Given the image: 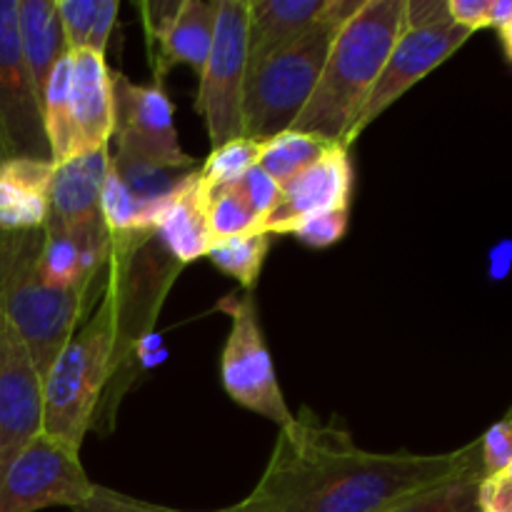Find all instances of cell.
Returning a JSON list of instances; mask_svg holds the SVG:
<instances>
[{
    "mask_svg": "<svg viewBox=\"0 0 512 512\" xmlns=\"http://www.w3.org/2000/svg\"><path fill=\"white\" fill-rule=\"evenodd\" d=\"M405 30V0H365L338 30L318 85L290 130L348 145L390 50Z\"/></svg>",
    "mask_w": 512,
    "mask_h": 512,
    "instance_id": "7a4b0ae2",
    "label": "cell"
},
{
    "mask_svg": "<svg viewBox=\"0 0 512 512\" xmlns=\"http://www.w3.org/2000/svg\"><path fill=\"white\" fill-rule=\"evenodd\" d=\"M450 20L448 0H405V30Z\"/></svg>",
    "mask_w": 512,
    "mask_h": 512,
    "instance_id": "d590c367",
    "label": "cell"
},
{
    "mask_svg": "<svg viewBox=\"0 0 512 512\" xmlns=\"http://www.w3.org/2000/svg\"><path fill=\"white\" fill-rule=\"evenodd\" d=\"M120 3L118 0H98V10H95L93 28H90L88 43H85V50H93V53L105 55V48H108V40L113 35L115 20H118Z\"/></svg>",
    "mask_w": 512,
    "mask_h": 512,
    "instance_id": "836d02e7",
    "label": "cell"
},
{
    "mask_svg": "<svg viewBox=\"0 0 512 512\" xmlns=\"http://www.w3.org/2000/svg\"><path fill=\"white\" fill-rule=\"evenodd\" d=\"M480 458H483L485 478L500 473L512 460V425L508 420L495 423L488 433L480 438Z\"/></svg>",
    "mask_w": 512,
    "mask_h": 512,
    "instance_id": "1f68e13d",
    "label": "cell"
},
{
    "mask_svg": "<svg viewBox=\"0 0 512 512\" xmlns=\"http://www.w3.org/2000/svg\"><path fill=\"white\" fill-rule=\"evenodd\" d=\"M40 250L43 230H0V313L18 330L45 378L93 300L45 285L38 270Z\"/></svg>",
    "mask_w": 512,
    "mask_h": 512,
    "instance_id": "277c9868",
    "label": "cell"
},
{
    "mask_svg": "<svg viewBox=\"0 0 512 512\" xmlns=\"http://www.w3.org/2000/svg\"><path fill=\"white\" fill-rule=\"evenodd\" d=\"M483 478V468L468 470V473L458 475L448 483H440L425 493L415 495L413 500H408L393 512H480L478 490Z\"/></svg>",
    "mask_w": 512,
    "mask_h": 512,
    "instance_id": "484cf974",
    "label": "cell"
},
{
    "mask_svg": "<svg viewBox=\"0 0 512 512\" xmlns=\"http://www.w3.org/2000/svg\"><path fill=\"white\" fill-rule=\"evenodd\" d=\"M483 468L480 438L438 455L370 453L343 423L308 410L280 430L248 512H393L415 495Z\"/></svg>",
    "mask_w": 512,
    "mask_h": 512,
    "instance_id": "6da1fadb",
    "label": "cell"
},
{
    "mask_svg": "<svg viewBox=\"0 0 512 512\" xmlns=\"http://www.w3.org/2000/svg\"><path fill=\"white\" fill-rule=\"evenodd\" d=\"M333 145L330 140L313 133H300V130H283L268 140H260L258 165L275 180L278 185L288 183L293 175L313 165L323 158Z\"/></svg>",
    "mask_w": 512,
    "mask_h": 512,
    "instance_id": "603a6c76",
    "label": "cell"
},
{
    "mask_svg": "<svg viewBox=\"0 0 512 512\" xmlns=\"http://www.w3.org/2000/svg\"><path fill=\"white\" fill-rule=\"evenodd\" d=\"M505 420H508V423H510V425H512V408H510V410H508V415H505Z\"/></svg>",
    "mask_w": 512,
    "mask_h": 512,
    "instance_id": "60d3db41",
    "label": "cell"
},
{
    "mask_svg": "<svg viewBox=\"0 0 512 512\" xmlns=\"http://www.w3.org/2000/svg\"><path fill=\"white\" fill-rule=\"evenodd\" d=\"M153 235L160 248L180 265L208 255L213 238H210L208 213H205V185L198 170H190L183 178L175 180L163 195Z\"/></svg>",
    "mask_w": 512,
    "mask_h": 512,
    "instance_id": "9a60e30c",
    "label": "cell"
},
{
    "mask_svg": "<svg viewBox=\"0 0 512 512\" xmlns=\"http://www.w3.org/2000/svg\"><path fill=\"white\" fill-rule=\"evenodd\" d=\"M218 310L230 318V333L220 355V378L225 393L240 408L270 420L280 430L288 428L295 415L290 413L280 390L253 293L243 290V293L225 295L218 303Z\"/></svg>",
    "mask_w": 512,
    "mask_h": 512,
    "instance_id": "8992f818",
    "label": "cell"
},
{
    "mask_svg": "<svg viewBox=\"0 0 512 512\" xmlns=\"http://www.w3.org/2000/svg\"><path fill=\"white\" fill-rule=\"evenodd\" d=\"M55 163L10 158L0 165V230H43L48 223V195Z\"/></svg>",
    "mask_w": 512,
    "mask_h": 512,
    "instance_id": "ac0fdd59",
    "label": "cell"
},
{
    "mask_svg": "<svg viewBox=\"0 0 512 512\" xmlns=\"http://www.w3.org/2000/svg\"><path fill=\"white\" fill-rule=\"evenodd\" d=\"M55 5H58L68 50L70 53L85 50L90 28H93L95 10H98V0H55Z\"/></svg>",
    "mask_w": 512,
    "mask_h": 512,
    "instance_id": "f546056e",
    "label": "cell"
},
{
    "mask_svg": "<svg viewBox=\"0 0 512 512\" xmlns=\"http://www.w3.org/2000/svg\"><path fill=\"white\" fill-rule=\"evenodd\" d=\"M118 368V295L105 285L103 303L70 335L43 378V433L80 450L95 410Z\"/></svg>",
    "mask_w": 512,
    "mask_h": 512,
    "instance_id": "3957f363",
    "label": "cell"
},
{
    "mask_svg": "<svg viewBox=\"0 0 512 512\" xmlns=\"http://www.w3.org/2000/svg\"><path fill=\"white\" fill-rule=\"evenodd\" d=\"M70 105L80 153L110 148L113 138V73L105 55L93 50L70 53Z\"/></svg>",
    "mask_w": 512,
    "mask_h": 512,
    "instance_id": "2e32d148",
    "label": "cell"
},
{
    "mask_svg": "<svg viewBox=\"0 0 512 512\" xmlns=\"http://www.w3.org/2000/svg\"><path fill=\"white\" fill-rule=\"evenodd\" d=\"M480 512H512V460L500 473L480 480Z\"/></svg>",
    "mask_w": 512,
    "mask_h": 512,
    "instance_id": "d6a6232c",
    "label": "cell"
},
{
    "mask_svg": "<svg viewBox=\"0 0 512 512\" xmlns=\"http://www.w3.org/2000/svg\"><path fill=\"white\" fill-rule=\"evenodd\" d=\"M350 223V208H335V210H323V213H315L310 218L300 220L290 235H295V240H300L303 245L315 250L330 248V245L340 243L343 235L348 233Z\"/></svg>",
    "mask_w": 512,
    "mask_h": 512,
    "instance_id": "83f0119b",
    "label": "cell"
},
{
    "mask_svg": "<svg viewBox=\"0 0 512 512\" xmlns=\"http://www.w3.org/2000/svg\"><path fill=\"white\" fill-rule=\"evenodd\" d=\"M353 160L348 145H333L328 153L280 185V198L258 223L265 235H290L300 220L335 208H350Z\"/></svg>",
    "mask_w": 512,
    "mask_h": 512,
    "instance_id": "4fadbf2b",
    "label": "cell"
},
{
    "mask_svg": "<svg viewBox=\"0 0 512 512\" xmlns=\"http://www.w3.org/2000/svg\"><path fill=\"white\" fill-rule=\"evenodd\" d=\"M95 483L80 463V450L53 435H35L0 475V512L75 510Z\"/></svg>",
    "mask_w": 512,
    "mask_h": 512,
    "instance_id": "9c48e42d",
    "label": "cell"
},
{
    "mask_svg": "<svg viewBox=\"0 0 512 512\" xmlns=\"http://www.w3.org/2000/svg\"><path fill=\"white\" fill-rule=\"evenodd\" d=\"M498 35H500V45H503L505 58H508L512 63V20L508 25H503V28L498 30Z\"/></svg>",
    "mask_w": 512,
    "mask_h": 512,
    "instance_id": "f35d334b",
    "label": "cell"
},
{
    "mask_svg": "<svg viewBox=\"0 0 512 512\" xmlns=\"http://www.w3.org/2000/svg\"><path fill=\"white\" fill-rule=\"evenodd\" d=\"M448 13L455 25L475 33L480 28H488L490 0H448Z\"/></svg>",
    "mask_w": 512,
    "mask_h": 512,
    "instance_id": "8d00e7d4",
    "label": "cell"
},
{
    "mask_svg": "<svg viewBox=\"0 0 512 512\" xmlns=\"http://www.w3.org/2000/svg\"><path fill=\"white\" fill-rule=\"evenodd\" d=\"M512 20V0H490L488 28L500 30Z\"/></svg>",
    "mask_w": 512,
    "mask_h": 512,
    "instance_id": "74e56055",
    "label": "cell"
},
{
    "mask_svg": "<svg viewBox=\"0 0 512 512\" xmlns=\"http://www.w3.org/2000/svg\"><path fill=\"white\" fill-rule=\"evenodd\" d=\"M110 168V148L85 150L55 163L48 195V223L55 228L93 223L100 218V193Z\"/></svg>",
    "mask_w": 512,
    "mask_h": 512,
    "instance_id": "e0dca14e",
    "label": "cell"
},
{
    "mask_svg": "<svg viewBox=\"0 0 512 512\" xmlns=\"http://www.w3.org/2000/svg\"><path fill=\"white\" fill-rule=\"evenodd\" d=\"M345 23L328 13L288 48L248 70L243 90V138L268 140L290 130L318 85L330 45Z\"/></svg>",
    "mask_w": 512,
    "mask_h": 512,
    "instance_id": "5b68a950",
    "label": "cell"
},
{
    "mask_svg": "<svg viewBox=\"0 0 512 512\" xmlns=\"http://www.w3.org/2000/svg\"><path fill=\"white\" fill-rule=\"evenodd\" d=\"M205 213L213 243L258 230V215L250 210L235 183L205 188Z\"/></svg>",
    "mask_w": 512,
    "mask_h": 512,
    "instance_id": "d4e9b609",
    "label": "cell"
},
{
    "mask_svg": "<svg viewBox=\"0 0 512 512\" xmlns=\"http://www.w3.org/2000/svg\"><path fill=\"white\" fill-rule=\"evenodd\" d=\"M180 3L183 0H150V3H140V13H143V25H145V35H148L150 43L160 38L165 33L170 23L178 15Z\"/></svg>",
    "mask_w": 512,
    "mask_h": 512,
    "instance_id": "e575fe53",
    "label": "cell"
},
{
    "mask_svg": "<svg viewBox=\"0 0 512 512\" xmlns=\"http://www.w3.org/2000/svg\"><path fill=\"white\" fill-rule=\"evenodd\" d=\"M235 185H238V190L243 193L250 210L258 215V223L273 210V205L278 203L280 198V185L275 183L260 165H253L243 178L235 180Z\"/></svg>",
    "mask_w": 512,
    "mask_h": 512,
    "instance_id": "4dcf8cb0",
    "label": "cell"
},
{
    "mask_svg": "<svg viewBox=\"0 0 512 512\" xmlns=\"http://www.w3.org/2000/svg\"><path fill=\"white\" fill-rule=\"evenodd\" d=\"M0 165H3V153H0Z\"/></svg>",
    "mask_w": 512,
    "mask_h": 512,
    "instance_id": "b9f144b4",
    "label": "cell"
},
{
    "mask_svg": "<svg viewBox=\"0 0 512 512\" xmlns=\"http://www.w3.org/2000/svg\"><path fill=\"white\" fill-rule=\"evenodd\" d=\"M258 158L260 140H250L240 135V138L230 140V143L213 148V153L205 158L203 168H198V175L200 180H203L205 188L235 183V180L243 178L253 165H258Z\"/></svg>",
    "mask_w": 512,
    "mask_h": 512,
    "instance_id": "4316f807",
    "label": "cell"
},
{
    "mask_svg": "<svg viewBox=\"0 0 512 512\" xmlns=\"http://www.w3.org/2000/svg\"><path fill=\"white\" fill-rule=\"evenodd\" d=\"M73 512H223V510H175L163 505L145 503V500L130 498V495L110 490L105 485H95L93 493L83 500Z\"/></svg>",
    "mask_w": 512,
    "mask_h": 512,
    "instance_id": "f1b7e54d",
    "label": "cell"
},
{
    "mask_svg": "<svg viewBox=\"0 0 512 512\" xmlns=\"http://www.w3.org/2000/svg\"><path fill=\"white\" fill-rule=\"evenodd\" d=\"M325 0H248V70L308 33Z\"/></svg>",
    "mask_w": 512,
    "mask_h": 512,
    "instance_id": "d6986e66",
    "label": "cell"
},
{
    "mask_svg": "<svg viewBox=\"0 0 512 512\" xmlns=\"http://www.w3.org/2000/svg\"><path fill=\"white\" fill-rule=\"evenodd\" d=\"M198 78L195 110L213 148L240 138L248 78V0H220L213 48Z\"/></svg>",
    "mask_w": 512,
    "mask_h": 512,
    "instance_id": "ba28073f",
    "label": "cell"
},
{
    "mask_svg": "<svg viewBox=\"0 0 512 512\" xmlns=\"http://www.w3.org/2000/svg\"><path fill=\"white\" fill-rule=\"evenodd\" d=\"M40 110H43L45 138H48L53 163H63V160L78 155L80 143L78 133H75L73 105H70V53L55 63L48 85H45Z\"/></svg>",
    "mask_w": 512,
    "mask_h": 512,
    "instance_id": "7402d4cb",
    "label": "cell"
},
{
    "mask_svg": "<svg viewBox=\"0 0 512 512\" xmlns=\"http://www.w3.org/2000/svg\"><path fill=\"white\" fill-rule=\"evenodd\" d=\"M473 38V33L460 25H455L453 20H445V23L425 25V28L415 30H403V35L398 38V43L390 50L388 60H385V68L380 73L378 83L370 90V98L365 100V108L360 113L358 123H355L353 135H350V145L363 135V130L368 125H373L385 110L393 103H398L410 88L420 83L425 75L433 73L435 68L445 63L455 50L463 48L468 40Z\"/></svg>",
    "mask_w": 512,
    "mask_h": 512,
    "instance_id": "8fae6325",
    "label": "cell"
},
{
    "mask_svg": "<svg viewBox=\"0 0 512 512\" xmlns=\"http://www.w3.org/2000/svg\"><path fill=\"white\" fill-rule=\"evenodd\" d=\"M220 0H183L173 23L165 28L158 43V85L165 70L173 65H188L200 75L210 48H213L215 25H218Z\"/></svg>",
    "mask_w": 512,
    "mask_h": 512,
    "instance_id": "ffe728a7",
    "label": "cell"
},
{
    "mask_svg": "<svg viewBox=\"0 0 512 512\" xmlns=\"http://www.w3.org/2000/svg\"><path fill=\"white\" fill-rule=\"evenodd\" d=\"M270 240H273V235H265L260 233V230H250V233L213 243L205 258H208L220 273L238 280V283L243 285V290L253 293V288L258 285L265 258H268Z\"/></svg>",
    "mask_w": 512,
    "mask_h": 512,
    "instance_id": "cb8c5ba5",
    "label": "cell"
},
{
    "mask_svg": "<svg viewBox=\"0 0 512 512\" xmlns=\"http://www.w3.org/2000/svg\"><path fill=\"white\" fill-rule=\"evenodd\" d=\"M115 165L140 170H188L195 160L180 148L173 103L163 85H138L113 73V138Z\"/></svg>",
    "mask_w": 512,
    "mask_h": 512,
    "instance_id": "52a82bcc",
    "label": "cell"
},
{
    "mask_svg": "<svg viewBox=\"0 0 512 512\" xmlns=\"http://www.w3.org/2000/svg\"><path fill=\"white\" fill-rule=\"evenodd\" d=\"M43 433V378L18 330L0 313V475Z\"/></svg>",
    "mask_w": 512,
    "mask_h": 512,
    "instance_id": "7c38bea8",
    "label": "cell"
},
{
    "mask_svg": "<svg viewBox=\"0 0 512 512\" xmlns=\"http://www.w3.org/2000/svg\"><path fill=\"white\" fill-rule=\"evenodd\" d=\"M110 255L113 235L105 228L103 218L68 228L45 225L38 263L40 278L50 288L93 300L95 280L110 263Z\"/></svg>",
    "mask_w": 512,
    "mask_h": 512,
    "instance_id": "5bb4252c",
    "label": "cell"
},
{
    "mask_svg": "<svg viewBox=\"0 0 512 512\" xmlns=\"http://www.w3.org/2000/svg\"><path fill=\"white\" fill-rule=\"evenodd\" d=\"M18 35L35 93L43 103L55 63L70 53L55 0H18Z\"/></svg>",
    "mask_w": 512,
    "mask_h": 512,
    "instance_id": "44dd1931",
    "label": "cell"
},
{
    "mask_svg": "<svg viewBox=\"0 0 512 512\" xmlns=\"http://www.w3.org/2000/svg\"><path fill=\"white\" fill-rule=\"evenodd\" d=\"M0 153L50 160L43 110L18 35V0H0Z\"/></svg>",
    "mask_w": 512,
    "mask_h": 512,
    "instance_id": "30bf717a",
    "label": "cell"
},
{
    "mask_svg": "<svg viewBox=\"0 0 512 512\" xmlns=\"http://www.w3.org/2000/svg\"><path fill=\"white\" fill-rule=\"evenodd\" d=\"M223 512H248V510L238 503V505H230V508H223Z\"/></svg>",
    "mask_w": 512,
    "mask_h": 512,
    "instance_id": "ab89813d",
    "label": "cell"
}]
</instances>
